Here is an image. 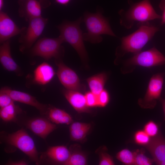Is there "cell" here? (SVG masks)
<instances>
[{"label":"cell","mask_w":165,"mask_h":165,"mask_svg":"<svg viewBox=\"0 0 165 165\" xmlns=\"http://www.w3.org/2000/svg\"><path fill=\"white\" fill-rule=\"evenodd\" d=\"M151 139L143 130H138L137 131L134 135V140L137 144L146 146L149 143Z\"/></svg>","instance_id":"26"},{"label":"cell","mask_w":165,"mask_h":165,"mask_svg":"<svg viewBox=\"0 0 165 165\" xmlns=\"http://www.w3.org/2000/svg\"><path fill=\"white\" fill-rule=\"evenodd\" d=\"M158 30L155 26L143 24L135 31L121 38V44L116 49V56L119 57L127 53L135 54L141 52Z\"/></svg>","instance_id":"2"},{"label":"cell","mask_w":165,"mask_h":165,"mask_svg":"<svg viewBox=\"0 0 165 165\" xmlns=\"http://www.w3.org/2000/svg\"><path fill=\"white\" fill-rule=\"evenodd\" d=\"M159 7L162 11V15L161 16V24L163 25L165 24V0H162L160 2Z\"/></svg>","instance_id":"34"},{"label":"cell","mask_w":165,"mask_h":165,"mask_svg":"<svg viewBox=\"0 0 165 165\" xmlns=\"http://www.w3.org/2000/svg\"><path fill=\"white\" fill-rule=\"evenodd\" d=\"M26 27L19 28L7 13L0 11V43H3L12 37L21 34Z\"/></svg>","instance_id":"13"},{"label":"cell","mask_w":165,"mask_h":165,"mask_svg":"<svg viewBox=\"0 0 165 165\" xmlns=\"http://www.w3.org/2000/svg\"><path fill=\"white\" fill-rule=\"evenodd\" d=\"M163 106V109L164 114V120H165V99H162L161 98L160 100Z\"/></svg>","instance_id":"37"},{"label":"cell","mask_w":165,"mask_h":165,"mask_svg":"<svg viewBox=\"0 0 165 165\" xmlns=\"http://www.w3.org/2000/svg\"><path fill=\"white\" fill-rule=\"evenodd\" d=\"M126 65L139 66L146 68L165 64V57L157 49L153 47L141 51L125 62Z\"/></svg>","instance_id":"9"},{"label":"cell","mask_w":165,"mask_h":165,"mask_svg":"<svg viewBox=\"0 0 165 165\" xmlns=\"http://www.w3.org/2000/svg\"><path fill=\"white\" fill-rule=\"evenodd\" d=\"M102 12V9L97 7L95 13L86 12L84 14L82 20L85 24L87 32L83 34L84 40L96 44L102 41V35L116 36L108 19L104 16Z\"/></svg>","instance_id":"1"},{"label":"cell","mask_w":165,"mask_h":165,"mask_svg":"<svg viewBox=\"0 0 165 165\" xmlns=\"http://www.w3.org/2000/svg\"><path fill=\"white\" fill-rule=\"evenodd\" d=\"M133 152L136 165H152L154 162L153 159L148 158L145 155V150L143 148Z\"/></svg>","instance_id":"25"},{"label":"cell","mask_w":165,"mask_h":165,"mask_svg":"<svg viewBox=\"0 0 165 165\" xmlns=\"http://www.w3.org/2000/svg\"><path fill=\"white\" fill-rule=\"evenodd\" d=\"M26 126L34 134L44 139L56 128L55 125L41 118H36L28 121Z\"/></svg>","instance_id":"15"},{"label":"cell","mask_w":165,"mask_h":165,"mask_svg":"<svg viewBox=\"0 0 165 165\" xmlns=\"http://www.w3.org/2000/svg\"><path fill=\"white\" fill-rule=\"evenodd\" d=\"M55 72L53 67L44 62L38 65L34 72V79L37 83L45 85L53 79Z\"/></svg>","instance_id":"19"},{"label":"cell","mask_w":165,"mask_h":165,"mask_svg":"<svg viewBox=\"0 0 165 165\" xmlns=\"http://www.w3.org/2000/svg\"><path fill=\"white\" fill-rule=\"evenodd\" d=\"M157 165H165V161L156 164Z\"/></svg>","instance_id":"39"},{"label":"cell","mask_w":165,"mask_h":165,"mask_svg":"<svg viewBox=\"0 0 165 165\" xmlns=\"http://www.w3.org/2000/svg\"><path fill=\"white\" fill-rule=\"evenodd\" d=\"M107 77V74L102 72L87 79L86 81L90 91L97 95L99 94L104 90Z\"/></svg>","instance_id":"20"},{"label":"cell","mask_w":165,"mask_h":165,"mask_svg":"<svg viewBox=\"0 0 165 165\" xmlns=\"http://www.w3.org/2000/svg\"><path fill=\"white\" fill-rule=\"evenodd\" d=\"M48 21V19L42 16L30 20L28 27L20 34L18 39L20 44L19 50L24 52L30 49L42 34Z\"/></svg>","instance_id":"7"},{"label":"cell","mask_w":165,"mask_h":165,"mask_svg":"<svg viewBox=\"0 0 165 165\" xmlns=\"http://www.w3.org/2000/svg\"><path fill=\"white\" fill-rule=\"evenodd\" d=\"M4 4V2L2 0H0V10L2 11Z\"/></svg>","instance_id":"38"},{"label":"cell","mask_w":165,"mask_h":165,"mask_svg":"<svg viewBox=\"0 0 165 165\" xmlns=\"http://www.w3.org/2000/svg\"><path fill=\"white\" fill-rule=\"evenodd\" d=\"M85 96L87 105L89 108L98 106L97 95L89 91L87 92Z\"/></svg>","instance_id":"31"},{"label":"cell","mask_w":165,"mask_h":165,"mask_svg":"<svg viewBox=\"0 0 165 165\" xmlns=\"http://www.w3.org/2000/svg\"><path fill=\"white\" fill-rule=\"evenodd\" d=\"M0 91L9 95L14 101L22 103L33 106L37 109L42 114L46 113L48 111L47 106L39 102L34 97L24 92L4 88Z\"/></svg>","instance_id":"14"},{"label":"cell","mask_w":165,"mask_h":165,"mask_svg":"<svg viewBox=\"0 0 165 165\" xmlns=\"http://www.w3.org/2000/svg\"><path fill=\"white\" fill-rule=\"evenodd\" d=\"M90 125L89 123L78 122H74L70 125V130L82 129L90 130Z\"/></svg>","instance_id":"33"},{"label":"cell","mask_w":165,"mask_h":165,"mask_svg":"<svg viewBox=\"0 0 165 165\" xmlns=\"http://www.w3.org/2000/svg\"><path fill=\"white\" fill-rule=\"evenodd\" d=\"M67 100L78 112H90L85 95L79 91L66 90L63 92Z\"/></svg>","instance_id":"17"},{"label":"cell","mask_w":165,"mask_h":165,"mask_svg":"<svg viewBox=\"0 0 165 165\" xmlns=\"http://www.w3.org/2000/svg\"><path fill=\"white\" fill-rule=\"evenodd\" d=\"M164 81V75L162 73L153 75L149 81L145 95L138 99V104L142 108L152 109L156 105L160 96Z\"/></svg>","instance_id":"8"},{"label":"cell","mask_w":165,"mask_h":165,"mask_svg":"<svg viewBox=\"0 0 165 165\" xmlns=\"http://www.w3.org/2000/svg\"><path fill=\"white\" fill-rule=\"evenodd\" d=\"M143 130L150 137H154L159 134L158 125L154 121L151 120L144 125Z\"/></svg>","instance_id":"27"},{"label":"cell","mask_w":165,"mask_h":165,"mask_svg":"<svg viewBox=\"0 0 165 165\" xmlns=\"http://www.w3.org/2000/svg\"><path fill=\"white\" fill-rule=\"evenodd\" d=\"M0 106L1 108L7 106L14 103L10 97L6 93L0 92Z\"/></svg>","instance_id":"32"},{"label":"cell","mask_w":165,"mask_h":165,"mask_svg":"<svg viewBox=\"0 0 165 165\" xmlns=\"http://www.w3.org/2000/svg\"><path fill=\"white\" fill-rule=\"evenodd\" d=\"M55 62L57 75L62 85L68 90L81 91L82 86L75 72L65 64L61 58L56 59Z\"/></svg>","instance_id":"10"},{"label":"cell","mask_w":165,"mask_h":165,"mask_svg":"<svg viewBox=\"0 0 165 165\" xmlns=\"http://www.w3.org/2000/svg\"><path fill=\"white\" fill-rule=\"evenodd\" d=\"M69 0H56L55 2L57 4L64 6H67L70 2Z\"/></svg>","instance_id":"36"},{"label":"cell","mask_w":165,"mask_h":165,"mask_svg":"<svg viewBox=\"0 0 165 165\" xmlns=\"http://www.w3.org/2000/svg\"><path fill=\"white\" fill-rule=\"evenodd\" d=\"M116 158L125 165H136L134 152L127 149H124L118 152Z\"/></svg>","instance_id":"22"},{"label":"cell","mask_w":165,"mask_h":165,"mask_svg":"<svg viewBox=\"0 0 165 165\" xmlns=\"http://www.w3.org/2000/svg\"><path fill=\"white\" fill-rule=\"evenodd\" d=\"M89 130L84 129L70 130L71 138L74 141L82 140L86 137Z\"/></svg>","instance_id":"29"},{"label":"cell","mask_w":165,"mask_h":165,"mask_svg":"<svg viewBox=\"0 0 165 165\" xmlns=\"http://www.w3.org/2000/svg\"><path fill=\"white\" fill-rule=\"evenodd\" d=\"M98 106L105 107L109 102V94L108 91L104 89L97 95Z\"/></svg>","instance_id":"30"},{"label":"cell","mask_w":165,"mask_h":165,"mask_svg":"<svg viewBox=\"0 0 165 165\" xmlns=\"http://www.w3.org/2000/svg\"><path fill=\"white\" fill-rule=\"evenodd\" d=\"M64 165H87L86 157L80 151L71 152L69 158Z\"/></svg>","instance_id":"23"},{"label":"cell","mask_w":165,"mask_h":165,"mask_svg":"<svg viewBox=\"0 0 165 165\" xmlns=\"http://www.w3.org/2000/svg\"><path fill=\"white\" fill-rule=\"evenodd\" d=\"M82 19L80 17L73 21L67 20L57 26L59 37L64 42L68 43L76 51L85 66L88 67V55L84 43L82 32L80 24Z\"/></svg>","instance_id":"3"},{"label":"cell","mask_w":165,"mask_h":165,"mask_svg":"<svg viewBox=\"0 0 165 165\" xmlns=\"http://www.w3.org/2000/svg\"><path fill=\"white\" fill-rule=\"evenodd\" d=\"M146 147L156 164L165 161V139L160 134L152 138Z\"/></svg>","instance_id":"16"},{"label":"cell","mask_w":165,"mask_h":165,"mask_svg":"<svg viewBox=\"0 0 165 165\" xmlns=\"http://www.w3.org/2000/svg\"><path fill=\"white\" fill-rule=\"evenodd\" d=\"M16 107L14 103L1 108L0 116L4 121L9 122L13 120L16 117Z\"/></svg>","instance_id":"24"},{"label":"cell","mask_w":165,"mask_h":165,"mask_svg":"<svg viewBox=\"0 0 165 165\" xmlns=\"http://www.w3.org/2000/svg\"><path fill=\"white\" fill-rule=\"evenodd\" d=\"M48 116L52 122L57 124H69L73 121L72 118L69 114L63 110L56 108H51L49 109Z\"/></svg>","instance_id":"21"},{"label":"cell","mask_w":165,"mask_h":165,"mask_svg":"<svg viewBox=\"0 0 165 165\" xmlns=\"http://www.w3.org/2000/svg\"><path fill=\"white\" fill-rule=\"evenodd\" d=\"M17 2L19 16L28 22L32 19L42 16V9L51 4L47 0H20Z\"/></svg>","instance_id":"12"},{"label":"cell","mask_w":165,"mask_h":165,"mask_svg":"<svg viewBox=\"0 0 165 165\" xmlns=\"http://www.w3.org/2000/svg\"><path fill=\"white\" fill-rule=\"evenodd\" d=\"M1 137L4 142L17 148L38 165L39 157L35 143L25 130L21 129L12 133L3 132Z\"/></svg>","instance_id":"5"},{"label":"cell","mask_w":165,"mask_h":165,"mask_svg":"<svg viewBox=\"0 0 165 165\" xmlns=\"http://www.w3.org/2000/svg\"><path fill=\"white\" fill-rule=\"evenodd\" d=\"M106 150V148L104 147L99 153V165H115L112 157L107 152Z\"/></svg>","instance_id":"28"},{"label":"cell","mask_w":165,"mask_h":165,"mask_svg":"<svg viewBox=\"0 0 165 165\" xmlns=\"http://www.w3.org/2000/svg\"><path fill=\"white\" fill-rule=\"evenodd\" d=\"M63 43L59 37L42 38L39 39L30 49V53L33 56H39L46 60L53 57L60 59L64 53V48L61 45Z\"/></svg>","instance_id":"6"},{"label":"cell","mask_w":165,"mask_h":165,"mask_svg":"<svg viewBox=\"0 0 165 165\" xmlns=\"http://www.w3.org/2000/svg\"><path fill=\"white\" fill-rule=\"evenodd\" d=\"M119 14L121 25L127 28H130L136 21L144 23L161 17L156 13L150 1L147 0L133 4L127 11L121 9Z\"/></svg>","instance_id":"4"},{"label":"cell","mask_w":165,"mask_h":165,"mask_svg":"<svg viewBox=\"0 0 165 165\" xmlns=\"http://www.w3.org/2000/svg\"><path fill=\"white\" fill-rule=\"evenodd\" d=\"M5 165H28L24 161L20 160L17 162L10 161Z\"/></svg>","instance_id":"35"},{"label":"cell","mask_w":165,"mask_h":165,"mask_svg":"<svg viewBox=\"0 0 165 165\" xmlns=\"http://www.w3.org/2000/svg\"><path fill=\"white\" fill-rule=\"evenodd\" d=\"M71 154V152L65 146L50 147L39 156L38 165H64Z\"/></svg>","instance_id":"11"},{"label":"cell","mask_w":165,"mask_h":165,"mask_svg":"<svg viewBox=\"0 0 165 165\" xmlns=\"http://www.w3.org/2000/svg\"><path fill=\"white\" fill-rule=\"evenodd\" d=\"M0 61L6 70L15 72L19 71L20 68L12 57L10 39L1 44Z\"/></svg>","instance_id":"18"}]
</instances>
